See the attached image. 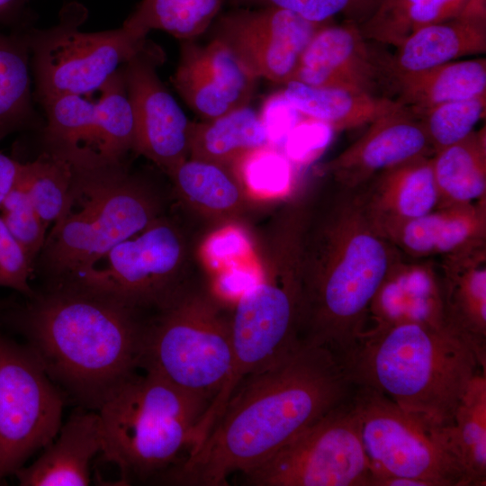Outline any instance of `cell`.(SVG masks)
Returning <instances> with one entry per match:
<instances>
[{"instance_id": "6da1fadb", "label": "cell", "mask_w": 486, "mask_h": 486, "mask_svg": "<svg viewBox=\"0 0 486 486\" xmlns=\"http://www.w3.org/2000/svg\"><path fill=\"white\" fill-rule=\"evenodd\" d=\"M325 178L294 198L300 338L342 361L365 333L371 302L403 255L374 226L358 187Z\"/></svg>"}, {"instance_id": "7a4b0ae2", "label": "cell", "mask_w": 486, "mask_h": 486, "mask_svg": "<svg viewBox=\"0 0 486 486\" xmlns=\"http://www.w3.org/2000/svg\"><path fill=\"white\" fill-rule=\"evenodd\" d=\"M356 384L328 348L302 342L291 354L245 379L200 445L164 472L161 482L224 486L259 466L333 408Z\"/></svg>"}, {"instance_id": "3957f363", "label": "cell", "mask_w": 486, "mask_h": 486, "mask_svg": "<svg viewBox=\"0 0 486 486\" xmlns=\"http://www.w3.org/2000/svg\"><path fill=\"white\" fill-rule=\"evenodd\" d=\"M144 315L65 285L13 299L0 323L26 340L65 396L98 410L140 368Z\"/></svg>"}, {"instance_id": "277c9868", "label": "cell", "mask_w": 486, "mask_h": 486, "mask_svg": "<svg viewBox=\"0 0 486 486\" xmlns=\"http://www.w3.org/2000/svg\"><path fill=\"white\" fill-rule=\"evenodd\" d=\"M342 364L356 385L438 427L454 424L472 379L486 369V358L451 326L421 322L367 328Z\"/></svg>"}, {"instance_id": "5b68a950", "label": "cell", "mask_w": 486, "mask_h": 486, "mask_svg": "<svg viewBox=\"0 0 486 486\" xmlns=\"http://www.w3.org/2000/svg\"><path fill=\"white\" fill-rule=\"evenodd\" d=\"M173 203L170 184L132 171L128 163L73 171L67 205L47 235L34 273L45 286L61 284L143 230Z\"/></svg>"}, {"instance_id": "8992f818", "label": "cell", "mask_w": 486, "mask_h": 486, "mask_svg": "<svg viewBox=\"0 0 486 486\" xmlns=\"http://www.w3.org/2000/svg\"><path fill=\"white\" fill-rule=\"evenodd\" d=\"M210 404L150 372L135 373L97 410L101 453L122 482L154 481L192 451Z\"/></svg>"}, {"instance_id": "52a82bcc", "label": "cell", "mask_w": 486, "mask_h": 486, "mask_svg": "<svg viewBox=\"0 0 486 486\" xmlns=\"http://www.w3.org/2000/svg\"><path fill=\"white\" fill-rule=\"evenodd\" d=\"M207 231L174 202L166 213L143 230L58 285L79 289L149 315L203 273L197 249Z\"/></svg>"}, {"instance_id": "ba28073f", "label": "cell", "mask_w": 486, "mask_h": 486, "mask_svg": "<svg viewBox=\"0 0 486 486\" xmlns=\"http://www.w3.org/2000/svg\"><path fill=\"white\" fill-rule=\"evenodd\" d=\"M233 306L202 273L148 315L140 368L212 403L231 364Z\"/></svg>"}, {"instance_id": "9c48e42d", "label": "cell", "mask_w": 486, "mask_h": 486, "mask_svg": "<svg viewBox=\"0 0 486 486\" xmlns=\"http://www.w3.org/2000/svg\"><path fill=\"white\" fill-rule=\"evenodd\" d=\"M86 9L70 3L58 22L27 28L34 100L61 95H93L148 43L147 34L122 24L102 32H82Z\"/></svg>"}, {"instance_id": "30bf717a", "label": "cell", "mask_w": 486, "mask_h": 486, "mask_svg": "<svg viewBox=\"0 0 486 486\" xmlns=\"http://www.w3.org/2000/svg\"><path fill=\"white\" fill-rule=\"evenodd\" d=\"M352 400L373 478L393 476L418 480L426 486H466L451 426L433 425L367 386L356 385Z\"/></svg>"}, {"instance_id": "8fae6325", "label": "cell", "mask_w": 486, "mask_h": 486, "mask_svg": "<svg viewBox=\"0 0 486 486\" xmlns=\"http://www.w3.org/2000/svg\"><path fill=\"white\" fill-rule=\"evenodd\" d=\"M352 397L244 474L245 482L256 486H371V464Z\"/></svg>"}, {"instance_id": "7c38bea8", "label": "cell", "mask_w": 486, "mask_h": 486, "mask_svg": "<svg viewBox=\"0 0 486 486\" xmlns=\"http://www.w3.org/2000/svg\"><path fill=\"white\" fill-rule=\"evenodd\" d=\"M64 398L33 351L0 333V482L54 440Z\"/></svg>"}, {"instance_id": "4fadbf2b", "label": "cell", "mask_w": 486, "mask_h": 486, "mask_svg": "<svg viewBox=\"0 0 486 486\" xmlns=\"http://www.w3.org/2000/svg\"><path fill=\"white\" fill-rule=\"evenodd\" d=\"M327 23L277 7H237L218 17L213 39L257 79L284 85L292 80L314 34Z\"/></svg>"}, {"instance_id": "5bb4252c", "label": "cell", "mask_w": 486, "mask_h": 486, "mask_svg": "<svg viewBox=\"0 0 486 486\" xmlns=\"http://www.w3.org/2000/svg\"><path fill=\"white\" fill-rule=\"evenodd\" d=\"M161 60V53L147 43L122 73L134 116V153L166 175L189 158L192 122L159 78Z\"/></svg>"}, {"instance_id": "9a60e30c", "label": "cell", "mask_w": 486, "mask_h": 486, "mask_svg": "<svg viewBox=\"0 0 486 486\" xmlns=\"http://www.w3.org/2000/svg\"><path fill=\"white\" fill-rule=\"evenodd\" d=\"M433 155L420 119L402 105L371 122L364 133L328 161L322 171L335 182L356 188L389 167Z\"/></svg>"}, {"instance_id": "2e32d148", "label": "cell", "mask_w": 486, "mask_h": 486, "mask_svg": "<svg viewBox=\"0 0 486 486\" xmlns=\"http://www.w3.org/2000/svg\"><path fill=\"white\" fill-rule=\"evenodd\" d=\"M386 76L359 25L350 21L323 25L303 51L292 80L322 87L374 94Z\"/></svg>"}, {"instance_id": "e0dca14e", "label": "cell", "mask_w": 486, "mask_h": 486, "mask_svg": "<svg viewBox=\"0 0 486 486\" xmlns=\"http://www.w3.org/2000/svg\"><path fill=\"white\" fill-rule=\"evenodd\" d=\"M166 176L176 203L209 230L229 223L248 225L262 207L227 166L188 158Z\"/></svg>"}, {"instance_id": "ac0fdd59", "label": "cell", "mask_w": 486, "mask_h": 486, "mask_svg": "<svg viewBox=\"0 0 486 486\" xmlns=\"http://www.w3.org/2000/svg\"><path fill=\"white\" fill-rule=\"evenodd\" d=\"M91 96L61 95L39 102L46 116L40 128V152L63 160L75 172L125 164L115 158Z\"/></svg>"}, {"instance_id": "d6986e66", "label": "cell", "mask_w": 486, "mask_h": 486, "mask_svg": "<svg viewBox=\"0 0 486 486\" xmlns=\"http://www.w3.org/2000/svg\"><path fill=\"white\" fill-rule=\"evenodd\" d=\"M404 256L441 257L486 244V198L439 206L377 229Z\"/></svg>"}, {"instance_id": "ffe728a7", "label": "cell", "mask_w": 486, "mask_h": 486, "mask_svg": "<svg viewBox=\"0 0 486 486\" xmlns=\"http://www.w3.org/2000/svg\"><path fill=\"white\" fill-rule=\"evenodd\" d=\"M401 322L448 325L435 258L403 256L379 286L369 308L367 328Z\"/></svg>"}, {"instance_id": "44dd1931", "label": "cell", "mask_w": 486, "mask_h": 486, "mask_svg": "<svg viewBox=\"0 0 486 486\" xmlns=\"http://www.w3.org/2000/svg\"><path fill=\"white\" fill-rule=\"evenodd\" d=\"M384 60L389 77L486 52V0H471L456 16L420 28Z\"/></svg>"}, {"instance_id": "7402d4cb", "label": "cell", "mask_w": 486, "mask_h": 486, "mask_svg": "<svg viewBox=\"0 0 486 486\" xmlns=\"http://www.w3.org/2000/svg\"><path fill=\"white\" fill-rule=\"evenodd\" d=\"M102 446L98 412L81 407L60 427L40 456L14 475L22 486L88 485L91 462Z\"/></svg>"}, {"instance_id": "603a6c76", "label": "cell", "mask_w": 486, "mask_h": 486, "mask_svg": "<svg viewBox=\"0 0 486 486\" xmlns=\"http://www.w3.org/2000/svg\"><path fill=\"white\" fill-rule=\"evenodd\" d=\"M431 157L389 167L358 187L364 208L377 229L419 217L438 207Z\"/></svg>"}, {"instance_id": "cb8c5ba5", "label": "cell", "mask_w": 486, "mask_h": 486, "mask_svg": "<svg viewBox=\"0 0 486 486\" xmlns=\"http://www.w3.org/2000/svg\"><path fill=\"white\" fill-rule=\"evenodd\" d=\"M436 263L447 324L486 358V244Z\"/></svg>"}, {"instance_id": "d4e9b609", "label": "cell", "mask_w": 486, "mask_h": 486, "mask_svg": "<svg viewBox=\"0 0 486 486\" xmlns=\"http://www.w3.org/2000/svg\"><path fill=\"white\" fill-rule=\"evenodd\" d=\"M398 102L418 112L447 102L486 94L484 58L451 61L428 69L390 77Z\"/></svg>"}, {"instance_id": "484cf974", "label": "cell", "mask_w": 486, "mask_h": 486, "mask_svg": "<svg viewBox=\"0 0 486 486\" xmlns=\"http://www.w3.org/2000/svg\"><path fill=\"white\" fill-rule=\"evenodd\" d=\"M283 94L303 116L341 130L370 124L402 106L397 100L342 88L322 87L291 80Z\"/></svg>"}, {"instance_id": "4316f807", "label": "cell", "mask_w": 486, "mask_h": 486, "mask_svg": "<svg viewBox=\"0 0 486 486\" xmlns=\"http://www.w3.org/2000/svg\"><path fill=\"white\" fill-rule=\"evenodd\" d=\"M29 26L8 33L0 31V141L43 125L32 90Z\"/></svg>"}, {"instance_id": "83f0119b", "label": "cell", "mask_w": 486, "mask_h": 486, "mask_svg": "<svg viewBox=\"0 0 486 486\" xmlns=\"http://www.w3.org/2000/svg\"><path fill=\"white\" fill-rule=\"evenodd\" d=\"M268 145L259 114L247 105L212 120L192 122L189 158L231 167L244 154Z\"/></svg>"}, {"instance_id": "f1b7e54d", "label": "cell", "mask_w": 486, "mask_h": 486, "mask_svg": "<svg viewBox=\"0 0 486 486\" xmlns=\"http://www.w3.org/2000/svg\"><path fill=\"white\" fill-rule=\"evenodd\" d=\"M439 206L486 198L485 126L431 157Z\"/></svg>"}, {"instance_id": "f546056e", "label": "cell", "mask_w": 486, "mask_h": 486, "mask_svg": "<svg viewBox=\"0 0 486 486\" xmlns=\"http://www.w3.org/2000/svg\"><path fill=\"white\" fill-rule=\"evenodd\" d=\"M471 0H381L359 28L367 39L399 47L425 26L459 14Z\"/></svg>"}, {"instance_id": "4dcf8cb0", "label": "cell", "mask_w": 486, "mask_h": 486, "mask_svg": "<svg viewBox=\"0 0 486 486\" xmlns=\"http://www.w3.org/2000/svg\"><path fill=\"white\" fill-rule=\"evenodd\" d=\"M466 486L486 485V369L472 379L451 426Z\"/></svg>"}, {"instance_id": "1f68e13d", "label": "cell", "mask_w": 486, "mask_h": 486, "mask_svg": "<svg viewBox=\"0 0 486 486\" xmlns=\"http://www.w3.org/2000/svg\"><path fill=\"white\" fill-rule=\"evenodd\" d=\"M221 4L222 0H141L123 24L147 35L161 30L188 40L213 23Z\"/></svg>"}, {"instance_id": "d6a6232c", "label": "cell", "mask_w": 486, "mask_h": 486, "mask_svg": "<svg viewBox=\"0 0 486 486\" xmlns=\"http://www.w3.org/2000/svg\"><path fill=\"white\" fill-rule=\"evenodd\" d=\"M73 179L71 166L50 154L40 152L22 162L16 184L27 194L34 210L49 227L61 216Z\"/></svg>"}, {"instance_id": "836d02e7", "label": "cell", "mask_w": 486, "mask_h": 486, "mask_svg": "<svg viewBox=\"0 0 486 486\" xmlns=\"http://www.w3.org/2000/svg\"><path fill=\"white\" fill-rule=\"evenodd\" d=\"M172 82L184 101L206 120L236 109L207 72L191 40H184L181 46Z\"/></svg>"}, {"instance_id": "e575fe53", "label": "cell", "mask_w": 486, "mask_h": 486, "mask_svg": "<svg viewBox=\"0 0 486 486\" xmlns=\"http://www.w3.org/2000/svg\"><path fill=\"white\" fill-rule=\"evenodd\" d=\"M486 94L413 112L420 119L434 154L467 137L485 115Z\"/></svg>"}, {"instance_id": "d590c367", "label": "cell", "mask_w": 486, "mask_h": 486, "mask_svg": "<svg viewBox=\"0 0 486 486\" xmlns=\"http://www.w3.org/2000/svg\"><path fill=\"white\" fill-rule=\"evenodd\" d=\"M231 168L247 192L260 202L284 191L292 175L287 157L271 145L244 154Z\"/></svg>"}, {"instance_id": "8d00e7d4", "label": "cell", "mask_w": 486, "mask_h": 486, "mask_svg": "<svg viewBox=\"0 0 486 486\" xmlns=\"http://www.w3.org/2000/svg\"><path fill=\"white\" fill-rule=\"evenodd\" d=\"M198 261L207 277L231 266L257 258L256 235L248 226L224 224L208 230L197 249Z\"/></svg>"}, {"instance_id": "74e56055", "label": "cell", "mask_w": 486, "mask_h": 486, "mask_svg": "<svg viewBox=\"0 0 486 486\" xmlns=\"http://www.w3.org/2000/svg\"><path fill=\"white\" fill-rule=\"evenodd\" d=\"M198 56L217 86L234 108L248 105L257 78L220 41L213 39L205 46L196 44Z\"/></svg>"}, {"instance_id": "f35d334b", "label": "cell", "mask_w": 486, "mask_h": 486, "mask_svg": "<svg viewBox=\"0 0 486 486\" xmlns=\"http://www.w3.org/2000/svg\"><path fill=\"white\" fill-rule=\"evenodd\" d=\"M4 225L35 265L46 238L48 226L34 210L25 191L15 184L0 206Z\"/></svg>"}, {"instance_id": "ab89813d", "label": "cell", "mask_w": 486, "mask_h": 486, "mask_svg": "<svg viewBox=\"0 0 486 486\" xmlns=\"http://www.w3.org/2000/svg\"><path fill=\"white\" fill-rule=\"evenodd\" d=\"M254 7H277L319 23L333 22L343 16L358 25L374 12L381 0H245Z\"/></svg>"}, {"instance_id": "60d3db41", "label": "cell", "mask_w": 486, "mask_h": 486, "mask_svg": "<svg viewBox=\"0 0 486 486\" xmlns=\"http://www.w3.org/2000/svg\"><path fill=\"white\" fill-rule=\"evenodd\" d=\"M34 264L12 236L0 217V287L13 289L24 298L34 294L30 284Z\"/></svg>"}, {"instance_id": "b9f144b4", "label": "cell", "mask_w": 486, "mask_h": 486, "mask_svg": "<svg viewBox=\"0 0 486 486\" xmlns=\"http://www.w3.org/2000/svg\"><path fill=\"white\" fill-rule=\"evenodd\" d=\"M259 114L260 120L266 131L269 142L275 146L289 132L302 116L284 97L283 92L269 96L263 104Z\"/></svg>"}, {"instance_id": "7bdbcfd3", "label": "cell", "mask_w": 486, "mask_h": 486, "mask_svg": "<svg viewBox=\"0 0 486 486\" xmlns=\"http://www.w3.org/2000/svg\"><path fill=\"white\" fill-rule=\"evenodd\" d=\"M300 120L286 137L285 149L287 157L302 159L307 153L324 145L331 130L327 124L317 120L304 117Z\"/></svg>"}, {"instance_id": "ee69618b", "label": "cell", "mask_w": 486, "mask_h": 486, "mask_svg": "<svg viewBox=\"0 0 486 486\" xmlns=\"http://www.w3.org/2000/svg\"><path fill=\"white\" fill-rule=\"evenodd\" d=\"M32 0H0V25L12 30L29 26V4Z\"/></svg>"}, {"instance_id": "f6af8a7d", "label": "cell", "mask_w": 486, "mask_h": 486, "mask_svg": "<svg viewBox=\"0 0 486 486\" xmlns=\"http://www.w3.org/2000/svg\"><path fill=\"white\" fill-rule=\"evenodd\" d=\"M22 161L0 152V206L16 184Z\"/></svg>"}, {"instance_id": "bcb514c9", "label": "cell", "mask_w": 486, "mask_h": 486, "mask_svg": "<svg viewBox=\"0 0 486 486\" xmlns=\"http://www.w3.org/2000/svg\"><path fill=\"white\" fill-rule=\"evenodd\" d=\"M12 299H0V314L2 313L3 310H4L5 309L4 308H7L8 305L10 304V301Z\"/></svg>"}]
</instances>
